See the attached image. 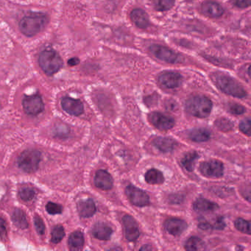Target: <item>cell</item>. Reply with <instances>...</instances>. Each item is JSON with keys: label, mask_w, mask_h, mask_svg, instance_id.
Returning <instances> with one entry per match:
<instances>
[{"label": "cell", "mask_w": 251, "mask_h": 251, "mask_svg": "<svg viewBox=\"0 0 251 251\" xmlns=\"http://www.w3.org/2000/svg\"><path fill=\"white\" fill-rule=\"evenodd\" d=\"M164 227L169 233L173 236H180L187 230V223L178 218H169L164 223Z\"/></svg>", "instance_id": "cell-14"}, {"label": "cell", "mask_w": 251, "mask_h": 251, "mask_svg": "<svg viewBox=\"0 0 251 251\" xmlns=\"http://www.w3.org/2000/svg\"><path fill=\"white\" fill-rule=\"evenodd\" d=\"M125 228V237L130 242H134L140 235L139 229L136 221L131 215H125L122 219Z\"/></svg>", "instance_id": "cell-12"}, {"label": "cell", "mask_w": 251, "mask_h": 251, "mask_svg": "<svg viewBox=\"0 0 251 251\" xmlns=\"http://www.w3.org/2000/svg\"><path fill=\"white\" fill-rule=\"evenodd\" d=\"M202 12L210 18H219L224 13L223 7L217 2H206L202 5Z\"/></svg>", "instance_id": "cell-18"}, {"label": "cell", "mask_w": 251, "mask_h": 251, "mask_svg": "<svg viewBox=\"0 0 251 251\" xmlns=\"http://www.w3.org/2000/svg\"><path fill=\"white\" fill-rule=\"evenodd\" d=\"M19 196L24 201H30L34 197V190L30 188H24L19 192Z\"/></svg>", "instance_id": "cell-33"}, {"label": "cell", "mask_w": 251, "mask_h": 251, "mask_svg": "<svg viewBox=\"0 0 251 251\" xmlns=\"http://www.w3.org/2000/svg\"><path fill=\"white\" fill-rule=\"evenodd\" d=\"M113 230L109 225L104 223H97L92 229V234L99 240H109L112 237Z\"/></svg>", "instance_id": "cell-16"}, {"label": "cell", "mask_w": 251, "mask_h": 251, "mask_svg": "<svg viewBox=\"0 0 251 251\" xmlns=\"http://www.w3.org/2000/svg\"><path fill=\"white\" fill-rule=\"evenodd\" d=\"M199 158L198 154L196 152L188 153L184 155L183 159L181 160V164L183 167L189 172L193 171L196 161Z\"/></svg>", "instance_id": "cell-25"}, {"label": "cell", "mask_w": 251, "mask_h": 251, "mask_svg": "<svg viewBox=\"0 0 251 251\" xmlns=\"http://www.w3.org/2000/svg\"><path fill=\"white\" fill-rule=\"evenodd\" d=\"M77 211L82 217L88 218L92 217L96 213L97 208L95 202L91 199H88L79 202L77 204Z\"/></svg>", "instance_id": "cell-19"}, {"label": "cell", "mask_w": 251, "mask_h": 251, "mask_svg": "<svg viewBox=\"0 0 251 251\" xmlns=\"http://www.w3.org/2000/svg\"><path fill=\"white\" fill-rule=\"evenodd\" d=\"M95 184L100 190H110L113 187V178L105 170H98L95 174Z\"/></svg>", "instance_id": "cell-15"}, {"label": "cell", "mask_w": 251, "mask_h": 251, "mask_svg": "<svg viewBox=\"0 0 251 251\" xmlns=\"http://www.w3.org/2000/svg\"><path fill=\"white\" fill-rule=\"evenodd\" d=\"M34 224L37 232L39 234H44V232H45V226H44V222L41 220V217H39V216H36L34 218Z\"/></svg>", "instance_id": "cell-36"}, {"label": "cell", "mask_w": 251, "mask_h": 251, "mask_svg": "<svg viewBox=\"0 0 251 251\" xmlns=\"http://www.w3.org/2000/svg\"><path fill=\"white\" fill-rule=\"evenodd\" d=\"M154 7L158 11H167L174 6L175 0H153Z\"/></svg>", "instance_id": "cell-28"}, {"label": "cell", "mask_w": 251, "mask_h": 251, "mask_svg": "<svg viewBox=\"0 0 251 251\" xmlns=\"http://www.w3.org/2000/svg\"><path fill=\"white\" fill-rule=\"evenodd\" d=\"M231 2L235 6L240 8H248L251 5V0H231Z\"/></svg>", "instance_id": "cell-38"}, {"label": "cell", "mask_w": 251, "mask_h": 251, "mask_svg": "<svg viewBox=\"0 0 251 251\" xmlns=\"http://www.w3.org/2000/svg\"><path fill=\"white\" fill-rule=\"evenodd\" d=\"M182 80L181 75L173 72L162 73L158 77L160 84L167 89H175L178 87L181 86Z\"/></svg>", "instance_id": "cell-13"}, {"label": "cell", "mask_w": 251, "mask_h": 251, "mask_svg": "<svg viewBox=\"0 0 251 251\" xmlns=\"http://www.w3.org/2000/svg\"><path fill=\"white\" fill-rule=\"evenodd\" d=\"M12 220L16 226L19 229H24L28 227L25 213L21 209H16L12 215Z\"/></svg>", "instance_id": "cell-24"}, {"label": "cell", "mask_w": 251, "mask_h": 251, "mask_svg": "<svg viewBox=\"0 0 251 251\" xmlns=\"http://www.w3.org/2000/svg\"><path fill=\"white\" fill-rule=\"evenodd\" d=\"M229 111L232 115H241L245 113L246 109L242 105H239V104L233 103L229 105Z\"/></svg>", "instance_id": "cell-34"}, {"label": "cell", "mask_w": 251, "mask_h": 251, "mask_svg": "<svg viewBox=\"0 0 251 251\" xmlns=\"http://www.w3.org/2000/svg\"><path fill=\"white\" fill-rule=\"evenodd\" d=\"M212 229H216V230H223L226 227V223H225L224 218L221 216H218L213 220V223L211 224Z\"/></svg>", "instance_id": "cell-35"}, {"label": "cell", "mask_w": 251, "mask_h": 251, "mask_svg": "<svg viewBox=\"0 0 251 251\" xmlns=\"http://www.w3.org/2000/svg\"><path fill=\"white\" fill-rule=\"evenodd\" d=\"M47 17L42 14H33L20 21L19 28L27 37H33L41 32L47 24Z\"/></svg>", "instance_id": "cell-3"}, {"label": "cell", "mask_w": 251, "mask_h": 251, "mask_svg": "<svg viewBox=\"0 0 251 251\" xmlns=\"http://www.w3.org/2000/svg\"><path fill=\"white\" fill-rule=\"evenodd\" d=\"M189 137L192 141L195 142H204L209 141L211 138V133L203 128H197L190 131Z\"/></svg>", "instance_id": "cell-23"}, {"label": "cell", "mask_w": 251, "mask_h": 251, "mask_svg": "<svg viewBox=\"0 0 251 251\" xmlns=\"http://www.w3.org/2000/svg\"><path fill=\"white\" fill-rule=\"evenodd\" d=\"M125 193L130 201L134 206L143 207L150 204V197L146 192L137 188L135 186H128L125 190Z\"/></svg>", "instance_id": "cell-7"}, {"label": "cell", "mask_w": 251, "mask_h": 251, "mask_svg": "<svg viewBox=\"0 0 251 251\" xmlns=\"http://www.w3.org/2000/svg\"><path fill=\"white\" fill-rule=\"evenodd\" d=\"M61 106L63 110L73 116H79L84 111V107L81 101L71 97H64L61 100Z\"/></svg>", "instance_id": "cell-11"}, {"label": "cell", "mask_w": 251, "mask_h": 251, "mask_svg": "<svg viewBox=\"0 0 251 251\" xmlns=\"http://www.w3.org/2000/svg\"><path fill=\"white\" fill-rule=\"evenodd\" d=\"M24 112L29 115H37L44 110V102L39 95L27 96L23 99Z\"/></svg>", "instance_id": "cell-8"}, {"label": "cell", "mask_w": 251, "mask_h": 251, "mask_svg": "<svg viewBox=\"0 0 251 251\" xmlns=\"http://www.w3.org/2000/svg\"><path fill=\"white\" fill-rule=\"evenodd\" d=\"M200 171L201 174L206 177L217 178L223 175L224 166L221 161L210 160L200 164Z\"/></svg>", "instance_id": "cell-6"}, {"label": "cell", "mask_w": 251, "mask_h": 251, "mask_svg": "<svg viewBox=\"0 0 251 251\" xmlns=\"http://www.w3.org/2000/svg\"><path fill=\"white\" fill-rule=\"evenodd\" d=\"M148 117L151 123L161 131L172 129L174 125V119L159 112H153L150 114Z\"/></svg>", "instance_id": "cell-9"}, {"label": "cell", "mask_w": 251, "mask_h": 251, "mask_svg": "<svg viewBox=\"0 0 251 251\" xmlns=\"http://www.w3.org/2000/svg\"><path fill=\"white\" fill-rule=\"evenodd\" d=\"M40 66L44 73L53 76L61 69L63 60L58 54L53 50H44L39 56Z\"/></svg>", "instance_id": "cell-4"}, {"label": "cell", "mask_w": 251, "mask_h": 251, "mask_svg": "<svg viewBox=\"0 0 251 251\" xmlns=\"http://www.w3.org/2000/svg\"><path fill=\"white\" fill-rule=\"evenodd\" d=\"M215 125L220 131H224V132L232 131L234 127L233 122L226 118H220L217 121H215Z\"/></svg>", "instance_id": "cell-29"}, {"label": "cell", "mask_w": 251, "mask_h": 251, "mask_svg": "<svg viewBox=\"0 0 251 251\" xmlns=\"http://www.w3.org/2000/svg\"><path fill=\"white\" fill-rule=\"evenodd\" d=\"M212 106L211 99L201 95L189 98L185 104L186 111L190 115L198 118L208 117L212 112Z\"/></svg>", "instance_id": "cell-2"}, {"label": "cell", "mask_w": 251, "mask_h": 251, "mask_svg": "<svg viewBox=\"0 0 251 251\" xmlns=\"http://www.w3.org/2000/svg\"><path fill=\"white\" fill-rule=\"evenodd\" d=\"M65 236L63 226H56L52 231V242L55 244L59 243Z\"/></svg>", "instance_id": "cell-31"}, {"label": "cell", "mask_w": 251, "mask_h": 251, "mask_svg": "<svg viewBox=\"0 0 251 251\" xmlns=\"http://www.w3.org/2000/svg\"><path fill=\"white\" fill-rule=\"evenodd\" d=\"M184 248L189 251H200L204 249V242L200 238L193 236L186 242Z\"/></svg>", "instance_id": "cell-27"}, {"label": "cell", "mask_w": 251, "mask_h": 251, "mask_svg": "<svg viewBox=\"0 0 251 251\" xmlns=\"http://www.w3.org/2000/svg\"><path fill=\"white\" fill-rule=\"evenodd\" d=\"M150 51L157 58L164 60L167 63H174L177 61V55L174 52L164 46L154 44L150 47Z\"/></svg>", "instance_id": "cell-10"}, {"label": "cell", "mask_w": 251, "mask_h": 251, "mask_svg": "<svg viewBox=\"0 0 251 251\" xmlns=\"http://www.w3.org/2000/svg\"><path fill=\"white\" fill-rule=\"evenodd\" d=\"M69 65L70 66H76V65L78 64L79 63V59L77 58H71L70 60L68 62Z\"/></svg>", "instance_id": "cell-40"}, {"label": "cell", "mask_w": 251, "mask_h": 251, "mask_svg": "<svg viewBox=\"0 0 251 251\" xmlns=\"http://www.w3.org/2000/svg\"><path fill=\"white\" fill-rule=\"evenodd\" d=\"M218 208L219 206L217 203L205 198H198L193 204V209L199 213L214 212Z\"/></svg>", "instance_id": "cell-21"}, {"label": "cell", "mask_w": 251, "mask_h": 251, "mask_svg": "<svg viewBox=\"0 0 251 251\" xmlns=\"http://www.w3.org/2000/svg\"><path fill=\"white\" fill-rule=\"evenodd\" d=\"M212 79L215 85L226 95L234 97H246V91L235 79L220 73L212 75Z\"/></svg>", "instance_id": "cell-1"}, {"label": "cell", "mask_w": 251, "mask_h": 251, "mask_svg": "<svg viewBox=\"0 0 251 251\" xmlns=\"http://www.w3.org/2000/svg\"><path fill=\"white\" fill-rule=\"evenodd\" d=\"M131 18L133 22L139 28H147L150 25L149 17L145 11L135 9L131 12Z\"/></svg>", "instance_id": "cell-20"}, {"label": "cell", "mask_w": 251, "mask_h": 251, "mask_svg": "<svg viewBox=\"0 0 251 251\" xmlns=\"http://www.w3.org/2000/svg\"><path fill=\"white\" fill-rule=\"evenodd\" d=\"M235 227L239 232L246 234H251V223L248 220L239 218L235 221Z\"/></svg>", "instance_id": "cell-30"}, {"label": "cell", "mask_w": 251, "mask_h": 251, "mask_svg": "<svg viewBox=\"0 0 251 251\" xmlns=\"http://www.w3.org/2000/svg\"><path fill=\"white\" fill-rule=\"evenodd\" d=\"M46 210L50 214L56 215L61 213L63 209H62V206L60 205L50 202L46 206Z\"/></svg>", "instance_id": "cell-32"}, {"label": "cell", "mask_w": 251, "mask_h": 251, "mask_svg": "<svg viewBox=\"0 0 251 251\" xmlns=\"http://www.w3.org/2000/svg\"><path fill=\"white\" fill-rule=\"evenodd\" d=\"M239 129L243 134L250 135L251 134V120L250 119H245L239 124Z\"/></svg>", "instance_id": "cell-37"}, {"label": "cell", "mask_w": 251, "mask_h": 251, "mask_svg": "<svg viewBox=\"0 0 251 251\" xmlns=\"http://www.w3.org/2000/svg\"><path fill=\"white\" fill-rule=\"evenodd\" d=\"M6 225L3 219L0 218V238H4L6 235Z\"/></svg>", "instance_id": "cell-39"}, {"label": "cell", "mask_w": 251, "mask_h": 251, "mask_svg": "<svg viewBox=\"0 0 251 251\" xmlns=\"http://www.w3.org/2000/svg\"><path fill=\"white\" fill-rule=\"evenodd\" d=\"M41 161V154L37 150H26L18 158V166L27 173H34L38 170Z\"/></svg>", "instance_id": "cell-5"}, {"label": "cell", "mask_w": 251, "mask_h": 251, "mask_svg": "<svg viewBox=\"0 0 251 251\" xmlns=\"http://www.w3.org/2000/svg\"><path fill=\"white\" fill-rule=\"evenodd\" d=\"M69 245L74 249H80L84 245V236L80 232H73L69 238Z\"/></svg>", "instance_id": "cell-26"}, {"label": "cell", "mask_w": 251, "mask_h": 251, "mask_svg": "<svg viewBox=\"0 0 251 251\" xmlns=\"http://www.w3.org/2000/svg\"><path fill=\"white\" fill-rule=\"evenodd\" d=\"M145 178L147 183L152 185H158L164 182V174L156 169L148 170L145 174Z\"/></svg>", "instance_id": "cell-22"}, {"label": "cell", "mask_w": 251, "mask_h": 251, "mask_svg": "<svg viewBox=\"0 0 251 251\" xmlns=\"http://www.w3.org/2000/svg\"><path fill=\"white\" fill-rule=\"evenodd\" d=\"M155 148L162 153L172 152L175 148L177 142L168 137H157L153 141Z\"/></svg>", "instance_id": "cell-17"}]
</instances>
